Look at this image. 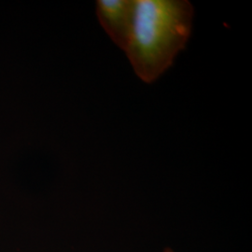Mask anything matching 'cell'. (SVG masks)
Masks as SVG:
<instances>
[{
    "label": "cell",
    "instance_id": "cell-1",
    "mask_svg": "<svg viewBox=\"0 0 252 252\" xmlns=\"http://www.w3.org/2000/svg\"><path fill=\"white\" fill-rule=\"evenodd\" d=\"M194 10L187 0H135L126 55L139 79L152 83L189 40Z\"/></svg>",
    "mask_w": 252,
    "mask_h": 252
},
{
    "label": "cell",
    "instance_id": "cell-2",
    "mask_svg": "<svg viewBox=\"0 0 252 252\" xmlns=\"http://www.w3.org/2000/svg\"><path fill=\"white\" fill-rule=\"evenodd\" d=\"M135 0H99L96 14L101 26L111 40L123 51L126 50L131 35Z\"/></svg>",
    "mask_w": 252,
    "mask_h": 252
},
{
    "label": "cell",
    "instance_id": "cell-3",
    "mask_svg": "<svg viewBox=\"0 0 252 252\" xmlns=\"http://www.w3.org/2000/svg\"><path fill=\"white\" fill-rule=\"evenodd\" d=\"M163 252H175L173 250H171V249H169V248H166L164 251H163Z\"/></svg>",
    "mask_w": 252,
    "mask_h": 252
}]
</instances>
